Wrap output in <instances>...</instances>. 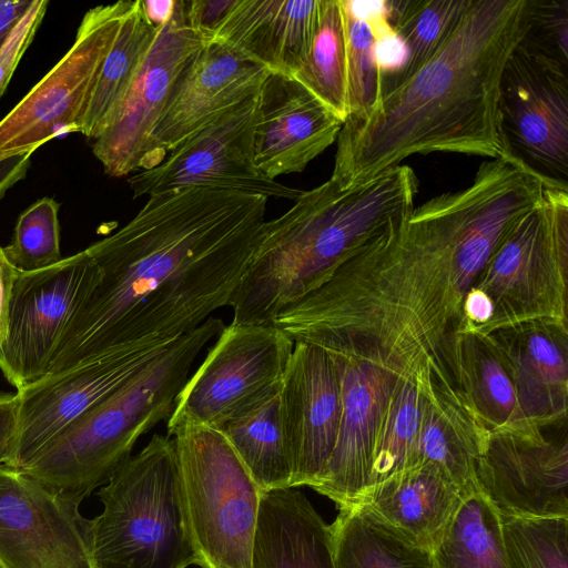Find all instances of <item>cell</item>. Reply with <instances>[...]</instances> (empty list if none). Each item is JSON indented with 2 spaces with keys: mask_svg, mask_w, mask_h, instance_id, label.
Here are the masks:
<instances>
[{
  "mask_svg": "<svg viewBox=\"0 0 568 568\" xmlns=\"http://www.w3.org/2000/svg\"><path fill=\"white\" fill-rule=\"evenodd\" d=\"M252 568H335L331 527L302 491L262 494Z\"/></svg>",
  "mask_w": 568,
  "mask_h": 568,
  "instance_id": "26",
  "label": "cell"
},
{
  "mask_svg": "<svg viewBox=\"0 0 568 568\" xmlns=\"http://www.w3.org/2000/svg\"><path fill=\"white\" fill-rule=\"evenodd\" d=\"M98 497L103 510L89 519L95 568L196 565L172 437L153 435L113 473Z\"/></svg>",
  "mask_w": 568,
  "mask_h": 568,
  "instance_id": "6",
  "label": "cell"
},
{
  "mask_svg": "<svg viewBox=\"0 0 568 568\" xmlns=\"http://www.w3.org/2000/svg\"><path fill=\"white\" fill-rule=\"evenodd\" d=\"M419 394V427L406 468L432 464L462 497L479 491L476 465L490 430L459 394L443 384L435 382L428 392Z\"/></svg>",
  "mask_w": 568,
  "mask_h": 568,
  "instance_id": "24",
  "label": "cell"
},
{
  "mask_svg": "<svg viewBox=\"0 0 568 568\" xmlns=\"http://www.w3.org/2000/svg\"><path fill=\"white\" fill-rule=\"evenodd\" d=\"M419 399L417 386L398 377L377 440L368 488L406 468L419 427Z\"/></svg>",
  "mask_w": 568,
  "mask_h": 568,
  "instance_id": "35",
  "label": "cell"
},
{
  "mask_svg": "<svg viewBox=\"0 0 568 568\" xmlns=\"http://www.w3.org/2000/svg\"><path fill=\"white\" fill-rule=\"evenodd\" d=\"M17 393L0 392V469L9 467L18 424Z\"/></svg>",
  "mask_w": 568,
  "mask_h": 568,
  "instance_id": "42",
  "label": "cell"
},
{
  "mask_svg": "<svg viewBox=\"0 0 568 568\" xmlns=\"http://www.w3.org/2000/svg\"><path fill=\"white\" fill-rule=\"evenodd\" d=\"M268 73L220 42L203 43L172 87L148 136L140 171L158 165L187 136L256 95Z\"/></svg>",
  "mask_w": 568,
  "mask_h": 568,
  "instance_id": "19",
  "label": "cell"
},
{
  "mask_svg": "<svg viewBox=\"0 0 568 568\" xmlns=\"http://www.w3.org/2000/svg\"><path fill=\"white\" fill-rule=\"evenodd\" d=\"M19 273L0 247V343L6 336L9 303Z\"/></svg>",
  "mask_w": 568,
  "mask_h": 568,
  "instance_id": "43",
  "label": "cell"
},
{
  "mask_svg": "<svg viewBox=\"0 0 568 568\" xmlns=\"http://www.w3.org/2000/svg\"><path fill=\"white\" fill-rule=\"evenodd\" d=\"M332 355L341 375L342 415L334 449L313 489L342 507L357 504L369 486L377 440L398 376L366 361Z\"/></svg>",
  "mask_w": 568,
  "mask_h": 568,
  "instance_id": "20",
  "label": "cell"
},
{
  "mask_svg": "<svg viewBox=\"0 0 568 568\" xmlns=\"http://www.w3.org/2000/svg\"><path fill=\"white\" fill-rule=\"evenodd\" d=\"M170 345L110 353L17 390L18 424L9 468L26 467L44 445Z\"/></svg>",
  "mask_w": 568,
  "mask_h": 568,
  "instance_id": "17",
  "label": "cell"
},
{
  "mask_svg": "<svg viewBox=\"0 0 568 568\" xmlns=\"http://www.w3.org/2000/svg\"><path fill=\"white\" fill-rule=\"evenodd\" d=\"M505 178L501 160L483 162L471 184L393 220L272 324L293 342L385 368L419 393L438 382L462 396L455 341L469 288L458 255Z\"/></svg>",
  "mask_w": 568,
  "mask_h": 568,
  "instance_id": "1",
  "label": "cell"
},
{
  "mask_svg": "<svg viewBox=\"0 0 568 568\" xmlns=\"http://www.w3.org/2000/svg\"><path fill=\"white\" fill-rule=\"evenodd\" d=\"M95 275L87 250L33 272H20L0 343V371L20 390L49 372L59 338Z\"/></svg>",
  "mask_w": 568,
  "mask_h": 568,
  "instance_id": "14",
  "label": "cell"
},
{
  "mask_svg": "<svg viewBox=\"0 0 568 568\" xmlns=\"http://www.w3.org/2000/svg\"><path fill=\"white\" fill-rule=\"evenodd\" d=\"M374 53L382 74V82L400 74L409 61V50L404 39L395 31L390 21L372 29Z\"/></svg>",
  "mask_w": 568,
  "mask_h": 568,
  "instance_id": "40",
  "label": "cell"
},
{
  "mask_svg": "<svg viewBox=\"0 0 568 568\" xmlns=\"http://www.w3.org/2000/svg\"><path fill=\"white\" fill-rule=\"evenodd\" d=\"M60 204L42 197L24 210L16 224L12 242L2 251L19 272H33L59 263Z\"/></svg>",
  "mask_w": 568,
  "mask_h": 568,
  "instance_id": "36",
  "label": "cell"
},
{
  "mask_svg": "<svg viewBox=\"0 0 568 568\" xmlns=\"http://www.w3.org/2000/svg\"><path fill=\"white\" fill-rule=\"evenodd\" d=\"M278 413L292 460L290 487L314 488L334 449L342 415L341 375L329 352L294 342L278 390Z\"/></svg>",
  "mask_w": 568,
  "mask_h": 568,
  "instance_id": "18",
  "label": "cell"
},
{
  "mask_svg": "<svg viewBox=\"0 0 568 568\" xmlns=\"http://www.w3.org/2000/svg\"><path fill=\"white\" fill-rule=\"evenodd\" d=\"M567 280L568 192L545 189L470 286L491 305L490 318L478 334L535 320L567 322Z\"/></svg>",
  "mask_w": 568,
  "mask_h": 568,
  "instance_id": "8",
  "label": "cell"
},
{
  "mask_svg": "<svg viewBox=\"0 0 568 568\" xmlns=\"http://www.w3.org/2000/svg\"><path fill=\"white\" fill-rule=\"evenodd\" d=\"M338 509L329 525L335 568H435L432 549L413 542L365 506Z\"/></svg>",
  "mask_w": 568,
  "mask_h": 568,
  "instance_id": "27",
  "label": "cell"
},
{
  "mask_svg": "<svg viewBox=\"0 0 568 568\" xmlns=\"http://www.w3.org/2000/svg\"><path fill=\"white\" fill-rule=\"evenodd\" d=\"M497 123L500 158L568 192V67L518 43L500 78Z\"/></svg>",
  "mask_w": 568,
  "mask_h": 568,
  "instance_id": "9",
  "label": "cell"
},
{
  "mask_svg": "<svg viewBox=\"0 0 568 568\" xmlns=\"http://www.w3.org/2000/svg\"><path fill=\"white\" fill-rule=\"evenodd\" d=\"M321 0H237L211 41L270 73L294 75L303 62Z\"/></svg>",
  "mask_w": 568,
  "mask_h": 568,
  "instance_id": "23",
  "label": "cell"
},
{
  "mask_svg": "<svg viewBox=\"0 0 568 568\" xmlns=\"http://www.w3.org/2000/svg\"><path fill=\"white\" fill-rule=\"evenodd\" d=\"M293 77L346 121V36L341 0H321L308 51Z\"/></svg>",
  "mask_w": 568,
  "mask_h": 568,
  "instance_id": "32",
  "label": "cell"
},
{
  "mask_svg": "<svg viewBox=\"0 0 568 568\" xmlns=\"http://www.w3.org/2000/svg\"><path fill=\"white\" fill-rule=\"evenodd\" d=\"M344 122L294 77L268 73L257 94L253 151L268 178L302 172Z\"/></svg>",
  "mask_w": 568,
  "mask_h": 568,
  "instance_id": "21",
  "label": "cell"
},
{
  "mask_svg": "<svg viewBox=\"0 0 568 568\" xmlns=\"http://www.w3.org/2000/svg\"><path fill=\"white\" fill-rule=\"evenodd\" d=\"M294 342L275 325L225 326L181 389L168 423L219 429L275 396Z\"/></svg>",
  "mask_w": 568,
  "mask_h": 568,
  "instance_id": "10",
  "label": "cell"
},
{
  "mask_svg": "<svg viewBox=\"0 0 568 568\" xmlns=\"http://www.w3.org/2000/svg\"><path fill=\"white\" fill-rule=\"evenodd\" d=\"M237 0H185L186 16L203 43L211 41L214 31Z\"/></svg>",
  "mask_w": 568,
  "mask_h": 568,
  "instance_id": "41",
  "label": "cell"
},
{
  "mask_svg": "<svg viewBox=\"0 0 568 568\" xmlns=\"http://www.w3.org/2000/svg\"><path fill=\"white\" fill-rule=\"evenodd\" d=\"M417 189L413 169L399 164L352 187L329 179L303 191L288 211L265 221L230 303L231 324H272L356 246L409 212Z\"/></svg>",
  "mask_w": 568,
  "mask_h": 568,
  "instance_id": "4",
  "label": "cell"
},
{
  "mask_svg": "<svg viewBox=\"0 0 568 568\" xmlns=\"http://www.w3.org/2000/svg\"><path fill=\"white\" fill-rule=\"evenodd\" d=\"M485 336L500 354L514 383L516 425L549 426L567 422V322H521Z\"/></svg>",
  "mask_w": 568,
  "mask_h": 568,
  "instance_id": "22",
  "label": "cell"
},
{
  "mask_svg": "<svg viewBox=\"0 0 568 568\" xmlns=\"http://www.w3.org/2000/svg\"><path fill=\"white\" fill-rule=\"evenodd\" d=\"M176 448L189 535L202 568H252L263 491L221 432L168 423Z\"/></svg>",
  "mask_w": 568,
  "mask_h": 568,
  "instance_id": "7",
  "label": "cell"
},
{
  "mask_svg": "<svg viewBox=\"0 0 568 568\" xmlns=\"http://www.w3.org/2000/svg\"><path fill=\"white\" fill-rule=\"evenodd\" d=\"M473 0H387L389 21L409 50V61L383 92L415 73L446 41Z\"/></svg>",
  "mask_w": 568,
  "mask_h": 568,
  "instance_id": "33",
  "label": "cell"
},
{
  "mask_svg": "<svg viewBox=\"0 0 568 568\" xmlns=\"http://www.w3.org/2000/svg\"><path fill=\"white\" fill-rule=\"evenodd\" d=\"M158 29L144 17L141 0L130 2L118 36L109 50L94 89L73 132L95 140L109 125L122 102Z\"/></svg>",
  "mask_w": 568,
  "mask_h": 568,
  "instance_id": "28",
  "label": "cell"
},
{
  "mask_svg": "<svg viewBox=\"0 0 568 568\" xmlns=\"http://www.w3.org/2000/svg\"><path fill=\"white\" fill-rule=\"evenodd\" d=\"M31 155H17L0 161V200L11 186L26 176Z\"/></svg>",
  "mask_w": 568,
  "mask_h": 568,
  "instance_id": "44",
  "label": "cell"
},
{
  "mask_svg": "<svg viewBox=\"0 0 568 568\" xmlns=\"http://www.w3.org/2000/svg\"><path fill=\"white\" fill-rule=\"evenodd\" d=\"M1 568V567H0Z\"/></svg>",
  "mask_w": 568,
  "mask_h": 568,
  "instance_id": "47",
  "label": "cell"
},
{
  "mask_svg": "<svg viewBox=\"0 0 568 568\" xmlns=\"http://www.w3.org/2000/svg\"><path fill=\"white\" fill-rule=\"evenodd\" d=\"M266 203L265 196L202 186L149 196L124 226L85 248L95 275L48 374L110 353L170 345L230 306L260 243Z\"/></svg>",
  "mask_w": 568,
  "mask_h": 568,
  "instance_id": "2",
  "label": "cell"
},
{
  "mask_svg": "<svg viewBox=\"0 0 568 568\" xmlns=\"http://www.w3.org/2000/svg\"><path fill=\"white\" fill-rule=\"evenodd\" d=\"M31 1L0 0V49L26 13Z\"/></svg>",
  "mask_w": 568,
  "mask_h": 568,
  "instance_id": "45",
  "label": "cell"
},
{
  "mask_svg": "<svg viewBox=\"0 0 568 568\" xmlns=\"http://www.w3.org/2000/svg\"><path fill=\"white\" fill-rule=\"evenodd\" d=\"M455 362L462 396L486 427L493 432L515 426V386L490 341L474 332L458 333Z\"/></svg>",
  "mask_w": 568,
  "mask_h": 568,
  "instance_id": "29",
  "label": "cell"
},
{
  "mask_svg": "<svg viewBox=\"0 0 568 568\" xmlns=\"http://www.w3.org/2000/svg\"><path fill=\"white\" fill-rule=\"evenodd\" d=\"M203 45L189 23L185 0H175L169 21L141 62L122 102L92 151L105 173L124 176L142 169L146 140L179 74Z\"/></svg>",
  "mask_w": 568,
  "mask_h": 568,
  "instance_id": "16",
  "label": "cell"
},
{
  "mask_svg": "<svg viewBox=\"0 0 568 568\" xmlns=\"http://www.w3.org/2000/svg\"><path fill=\"white\" fill-rule=\"evenodd\" d=\"M476 481L501 515L568 517L567 422L490 432Z\"/></svg>",
  "mask_w": 568,
  "mask_h": 568,
  "instance_id": "13",
  "label": "cell"
},
{
  "mask_svg": "<svg viewBox=\"0 0 568 568\" xmlns=\"http://www.w3.org/2000/svg\"><path fill=\"white\" fill-rule=\"evenodd\" d=\"M529 0H473L440 48L383 92L364 118H347L331 179L363 184L414 154H500L497 103L508 58L527 29Z\"/></svg>",
  "mask_w": 568,
  "mask_h": 568,
  "instance_id": "3",
  "label": "cell"
},
{
  "mask_svg": "<svg viewBox=\"0 0 568 568\" xmlns=\"http://www.w3.org/2000/svg\"><path fill=\"white\" fill-rule=\"evenodd\" d=\"M257 94L187 136L158 165L135 172L128 180L133 197L202 186L296 201L302 190L266 176L255 164Z\"/></svg>",
  "mask_w": 568,
  "mask_h": 568,
  "instance_id": "12",
  "label": "cell"
},
{
  "mask_svg": "<svg viewBox=\"0 0 568 568\" xmlns=\"http://www.w3.org/2000/svg\"><path fill=\"white\" fill-rule=\"evenodd\" d=\"M225 327L211 316L44 445L20 471L80 505L131 456L136 440L170 418L191 367Z\"/></svg>",
  "mask_w": 568,
  "mask_h": 568,
  "instance_id": "5",
  "label": "cell"
},
{
  "mask_svg": "<svg viewBox=\"0 0 568 568\" xmlns=\"http://www.w3.org/2000/svg\"><path fill=\"white\" fill-rule=\"evenodd\" d=\"M462 499L437 467L422 464L368 488L357 504L413 542L433 550Z\"/></svg>",
  "mask_w": 568,
  "mask_h": 568,
  "instance_id": "25",
  "label": "cell"
},
{
  "mask_svg": "<svg viewBox=\"0 0 568 568\" xmlns=\"http://www.w3.org/2000/svg\"><path fill=\"white\" fill-rule=\"evenodd\" d=\"M433 554L435 568H509L499 514L480 490L463 497Z\"/></svg>",
  "mask_w": 568,
  "mask_h": 568,
  "instance_id": "31",
  "label": "cell"
},
{
  "mask_svg": "<svg viewBox=\"0 0 568 568\" xmlns=\"http://www.w3.org/2000/svg\"><path fill=\"white\" fill-rule=\"evenodd\" d=\"M130 2L85 12L71 48L0 121V161L32 154L60 133L74 131Z\"/></svg>",
  "mask_w": 568,
  "mask_h": 568,
  "instance_id": "11",
  "label": "cell"
},
{
  "mask_svg": "<svg viewBox=\"0 0 568 568\" xmlns=\"http://www.w3.org/2000/svg\"><path fill=\"white\" fill-rule=\"evenodd\" d=\"M499 521L509 568H568V517L499 514Z\"/></svg>",
  "mask_w": 568,
  "mask_h": 568,
  "instance_id": "34",
  "label": "cell"
},
{
  "mask_svg": "<svg viewBox=\"0 0 568 568\" xmlns=\"http://www.w3.org/2000/svg\"><path fill=\"white\" fill-rule=\"evenodd\" d=\"M47 0H32L26 13L0 49V98L44 18Z\"/></svg>",
  "mask_w": 568,
  "mask_h": 568,
  "instance_id": "39",
  "label": "cell"
},
{
  "mask_svg": "<svg viewBox=\"0 0 568 568\" xmlns=\"http://www.w3.org/2000/svg\"><path fill=\"white\" fill-rule=\"evenodd\" d=\"M144 17L155 29L165 24L171 18L175 0H141Z\"/></svg>",
  "mask_w": 568,
  "mask_h": 568,
  "instance_id": "46",
  "label": "cell"
},
{
  "mask_svg": "<svg viewBox=\"0 0 568 568\" xmlns=\"http://www.w3.org/2000/svg\"><path fill=\"white\" fill-rule=\"evenodd\" d=\"M521 45L568 67V0H529Z\"/></svg>",
  "mask_w": 568,
  "mask_h": 568,
  "instance_id": "38",
  "label": "cell"
},
{
  "mask_svg": "<svg viewBox=\"0 0 568 568\" xmlns=\"http://www.w3.org/2000/svg\"><path fill=\"white\" fill-rule=\"evenodd\" d=\"M217 430L263 493L290 487L292 460L280 420L278 393Z\"/></svg>",
  "mask_w": 568,
  "mask_h": 568,
  "instance_id": "30",
  "label": "cell"
},
{
  "mask_svg": "<svg viewBox=\"0 0 568 568\" xmlns=\"http://www.w3.org/2000/svg\"><path fill=\"white\" fill-rule=\"evenodd\" d=\"M0 567L95 568L89 519L40 481L1 468Z\"/></svg>",
  "mask_w": 568,
  "mask_h": 568,
  "instance_id": "15",
  "label": "cell"
},
{
  "mask_svg": "<svg viewBox=\"0 0 568 568\" xmlns=\"http://www.w3.org/2000/svg\"><path fill=\"white\" fill-rule=\"evenodd\" d=\"M341 6L346 36L348 118H364L376 108L383 94L382 74L374 53V34L367 23L345 9L342 0Z\"/></svg>",
  "mask_w": 568,
  "mask_h": 568,
  "instance_id": "37",
  "label": "cell"
}]
</instances>
